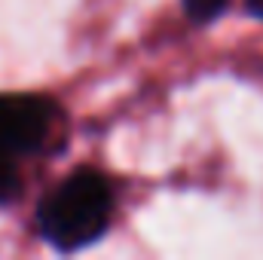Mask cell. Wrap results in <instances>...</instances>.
<instances>
[{"instance_id":"obj_4","label":"cell","mask_w":263,"mask_h":260,"mask_svg":"<svg viewBox=\"0 0 263 260\" xmlns=\"http://www.w3.org/2000/svg\"><path fill=\"white\" fill-rule=\"evenodd\" d=\"M245 9H248L251 15L263 18V0H245Z\"/></svg>"},{"instance_id":"obj_1","label":"cell","mask_w":263,"mask_h":260,"mask_svg":"<svg viewBox=\"0 0 263 260\" xmlns=\"http://www.w3.org/2000/svg\"><path fill=\"white\" fill-rule=\"evenodd\" d=\"M114 205L117 190L107 175L98 169H77L40 196L34 211L37 236L62 254L83 251L101 242L114 220Z\"/></svg>"},{"instance_id":"obj_3","label":"cell","mask_w":263,"mask_h":260,"mask_svg":"<svg viewBox=\"0 0 263 260\" xmlns=\"http://www.w3.org/2000/svg\"><path fill=\"white\" fill-rule=\"evenodd\" d=\"M184 6H187V15L193 22H211L223 12L227 0H184Z\"/></svg>"},{"instance_id":"obj_2","label":"cell","mask_w":263,"mask_h":260,"mask_svg":"<svg viewBox=\"0 0 263 260\" xmlns=\"http://www.w3.org/2000/svg\"><path fill=\"white\" fill-rule=\"evenodd\" d=\"M62 120V107L46 95L0 92V208L22 196L25 172L55 150Z\"/></svg>"}]
</instances>
